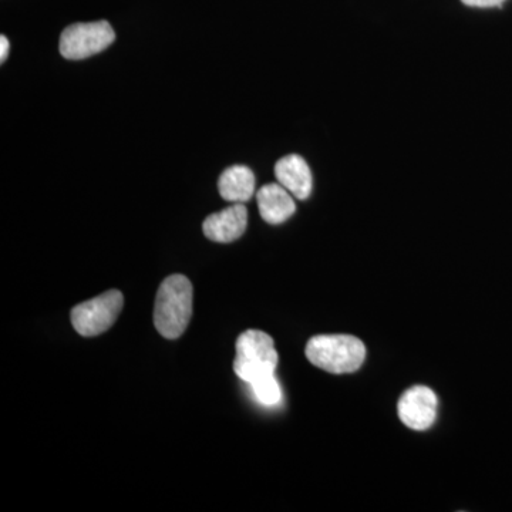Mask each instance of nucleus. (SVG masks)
<instances>
[{"instance_id": "f257e3e1", "label": "nucleus", "mask_w": 512, "mask_h": 512, "mask_svg": "<svg viewBox=\"0 0 512 512\" xmlns=\"http://www.w3.org/2000/svg\"><path fill=\"white\" fill-rule=\"evenodd\" d=\"M192 285L184 275L165 278L157 292L154 325L165 339H178L192 315Z\"/></svg>"}, {"instance_id": "6e6552de", "label": "nucleus", "mask_w": 512, "mask_h": 512, "mask_svg": "<svg viewBox=\"0 0 512 512\" xmlns=\"http://www.w3.org/2000/svg\"><path fill=\"white\" fill-rule=\"evenodd\" d=\"M275 177L278 183L298 200H308L312 194L311 168L298 154L281 158L275 165Z\"/></svg>"}, {"instance_id": "1a4fd4ad", "label": "nucleus", "mask_w": 512, "mask_h": 512, "mask_svg": "<svg viewBox=\"0 0 512 512\" xmlns=\"http://www.w3.org/2000/svg\"><path fill=\"white\" fill-rule=\"evenodd\" d=\"M291 192L281 184H266L256 192L259 214L265 222L279 225L295 214L296 204Z\"/></svg>"}, {"instance_id": "9d476101", "label": "nucleus", "mask_w": 512, "mask_h": 512, "mask_svg": "<svg viewBox=\"0 0 512 512\" xmlns=\"http://www.w3.org/2000/svg\"><path fill=\"white\" fill-rule=\"evenodd\" d=\"M255 174L245 165H234L221 174L218 191L225 201L244 204L255 194Z\"/></svg>"}, {"instance_id": "423d86ee", "label": "nucleus", "mask_w": 512, "mask_h": 512, "mask_svg": "<svg viewBox=\"0 0 512 512\" xmlns=\"http://www.w3.org/2000/svg\"><path fill=\"white\" fill-rule=\"evenodd\" d=\"M439 399L426 386H414L406 390L397 404L400 420L409 429L424 431L433 426L437 417Z\"/></svg>"}, {"instance_id": "ddd939ff", "label": "nucleus", "mask_w": 512, "mask_h": 512, "mask_svg": "<svg viewBox=\"0 0 512 512\" xmlns=\"http://www.w3.org/2000/svg\"><path fill=\"white\" fill-rule=\"evenodd\" d=\"M9 53V40L6 36H0V62H5L6 57Z\"/></svg>"}, {"instance_id": "20e7f679", "label": "nucleus", "mask_w": 512, "mask_h": 512, "mask_svg": "<svg viewBox=\"0 0 512 512\" xmlns=\"http://www.w3.org/2000/svg\"><path fill=\"white\" fill-rule=\"evenodd\" d=\"M123 305V293L116 289L80 303L74 306L72 311L73 328L79 335L86 338L99 336L116 323Z\"/></svg>"}, {"instance_id": "7ed1b4c3", "label": "nucleus", "mask_w": 512, "mask_h": 512, "mask_svg": "<svg viewBox=\"0 0 512 512\" xmlns=\"http://www.w3.org/2000/svg\"><path fill=\"white\" fill-rule=\"evenodd\" d=\"M279 356L274 339L261 330H247L237 340L234 372L251 386L275 376Z\"/></svg>"}, {"instance_id": "f8f14e48", "label": "nucleus", "mask_w": 512, "mask_h": 512, "mask_svg": "<svg viewBox=\"0 0 512 512\" xmlns=\"http://www.w3.org/2000/svg\"><path fill=\"white\" fill-rule=\"evenodd\" d=\"M470 8H501L505 0H461Z\"/></svg>"}, {"instance_id": "0eeeda50", "label": "nucleus", "mask_w": 512, "mask_h": 512, "mask_svg": "<svg viewBox=\"0 0 512 512\" xmlns=\"http://www.w3.org/2000/svg\"><path fill=\"white\" fill-rule=\"evenodd\" d=\"M248 211L244 204H234L211 214L202 224L205 237L220 244L237 241L247 231Z\"/></svg>"}, {"instance_id": "39448f33", "label": "nucleus", "mask_w": 512, "mask_h": 512, "mask_svg": "<svg viewBox=\"0 0 512 512\" xmlns=\"http://www.w3.org/2000/svg\"><path fill=\"white\" fill-rule=\"evenodd\" d=\"M116 39L109 22L74 23L60 36V55L64 59L82 60L107 49Z\"/></svg>"}, {"instance_id": "f03ea898", "label": "nucleus", "mask_w": 512, "mask_h": 512, "mask_svg": "<svg viewBox=\"0 0 512 512\" xmlns=\"http://www.w3.org/2000/svg\"><path fill=\"white\" fill-rule=\"evenodd\" d=\"M305 355L313 366L333 375H345L360 369L366 348L355 336L319 335L309 340Z\"/></svg>"}, {"instance_id": "9b49d317", "label": "nucleus", "mask_w": 512, "mask_h": 512, "mask_svg": "<svg viewBox=\"0 0 512 512\" xmlns=\"http://www.w3.org/2000/svg\"><path fill=\"white\" fill-rule=\"evenodd\" d=\"M256 400L264 406L272 407L282 402V390L275 376L251 386Z\"/></svg>"}]
</instances>
